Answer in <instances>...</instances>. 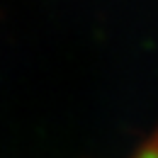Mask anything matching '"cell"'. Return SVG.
Instances as JSON below:
<instances>
[{"mask_svg":"<svg viewBox=\"0 0 158 158\" xmlns=\"http://www.w3.org/2000/svg\"><path fill=\"white\" fill-rule=\"evenodd\" d=\"M134 158H158V131L139 148V153Z\"/></svg>","mask_w":158,"mask_h":158,"instance_id":"1","label":"cell"}]
</instances>
